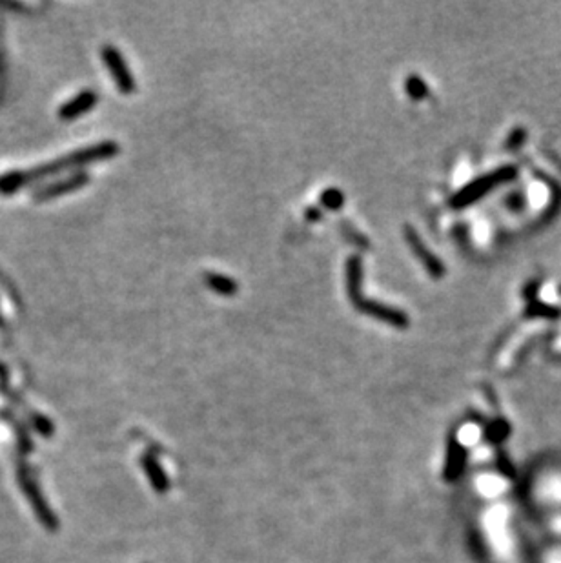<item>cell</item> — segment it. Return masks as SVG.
<instances>
[{
  "label": "cell",
  "mask_w": 561,
  "mask_h": 563,
  "mask_svg": "<svg viewBox=\"0 0 561 563\" xmlns=\"http://www.w3.org/2000/svg\"><path fill=\"white\" fill-rule=\"evenodd\" d=\"M117 154H119V145H117V142H113V140L99 142V145L90 146V148L73 152V154L66 155V157H63V159H57L55 163L46 164V166H40V168L33 170V172H29V174L6 175V177L0 179V193L15 192L17 188L22 186V184L28 183V181H31V179H40V177H46V175L57 174V172H60V170L77 168V166H84V164L111 159V157H115Z\"/></svg>",
  "instance_id": "1"
},
{
  "label": "cell",
  "mask_w": 561,
  "mask_h": 563,
  "mask_svg": "<svg viewBox=\"0 0 561 563\" xmlns=\"http://www.w3.org/2000/svg\"><path fill=\"white\" fill-rule=\"evenodd\" d=\"M516 175H518V168H514L510 164L501 166V168L494 170V172H489V174L480 175V177L470 181L469 184L461 188L460 192L448 201V206L454 208V210H463V208L474 204L475 201H480L481 197H485L487 193L492 192L499 184H505L512 181V179H516Z\"/></svg>",
  "instance_id": "2"
},
{
  "label": "cell",
  "mask_w": 561,
  "mask_h": 563,
  "mask_svg": "<svg viewBox=\"0 0 561 563\" xmlns=\"http://www.w3.org/2000/svg\"><path fill=\"white\" fill-rule=\"evenodd\" d=\"M354 304V309L357 312L365 313V316H370V318L377 319V321H383L387 325L393 328H408L410 327V319H408L407 313L403 310L393 309L390 304L379 303V301H374V299H365L359 297Z\"/></svg>",
  "instance_id": "3"
},
{
  "label": "cell",
  "mask_w": 561,
  "mask_h": 563,
  "mask_svg": "<svg viewBox=\"0 0 561 563\" xmlns=\"http://www.w3.org/2000/svg\"><path fill=\"white\" fill-rule=\"evenodd\" d=\"M101 55L106 67L110 70L111 79L115 81L117 90H119L120 93H124V95L133 93L135 88H137V82H135L130 67H128V64H126L124 57H122V54H120L119 49L113 48V46H104Z\"/></svg>",
  "instance_id": "4"
},
{
  "label": "cell",
  "mask_w": 561,
  "mask_h": 563,
  "mask_svg": "<svg viewBox=\"0 0 561 563\" xmlns=\"http://www.w3.org/2000/svg\"><path fill=\"white\" fill-rule=\"evenodd\" d=\"M405 239H407L408 246H410V250L414 252V255H416V257L421 261V265L427 268L428 274H430L434 279H441L443 275H445V265H443L441 261L437 259L436 255L432 254L427 246H425V243L421 241V237H419L418 231L414 230L412 227H405Z\"/></svg>",
  "instance_id": "5"
},
{
  "label": "cell",
  "mask_w": 561,
  "mask_h": 563,
  "mask_svg": "<svg viewBox=\"0 0 561 563\" xmlns=\"http://www.w3.org/2000/svg\"><path fill=\"white\" fill-rule=\"evenodd\" d=\"M95 106H97V93L90 92V90H84V92H81L79 95L72 97L64 106L58 108V117H60L63 121H73V119H77V117L84 115V113H88L90 110H93Z\"/></svg>",
  "instance_id": "6"
},
{
  "label": "cell",
  "mask_w": 561,
  "mask_h": 563,
  "mask_svg": "<svg viewBox=\"0 0 561 563\" xmlns=\"http://www.w3.org/2000/svg\"><path fill=\"white\" fill-rule=\"evenodd\" d=\"M90 177H88L86 172H79V174L72 175V177L64 179V181H58L55 184H49V186L42 188L39 192L35 193V199L37 201H46V199H55L60 197V195H66V193H72L79 188H82L84 184H88Z\"/></svg>",
  "instance_id": "7"
},
{
  "label": "cell",
  "mask_w": 561,
  "mask_h": 563,
  "mask_svg": "<svg viewBox=\"0 0 561 563\" xmlns=\"http://www.w3.org/2000/svg\"><path fill=\"white\" fill-rule=\"evenodd\" d=\"M345 275L346 292H348V297H350L352 303H355L357 299L363 297V294H361V286H363V263H361L359 255L348 257L345 266Z\"/></svg>",
  "instance_id": "8"
},
{
  "label": "cell",
  "mask_w": 561,
  "mask_h": 563,
  "mask_svg": "<svg viewBox=\"0 0 561 563\" xmlns=\"http://www.w3.org/2000/svg\"><path fill=\"white\" fill-rule=\"evenodd\" d=\"M204 284L210 286L216 294L225 295V297H231V295L237 294V290H239V283H237V281H234L231 277H228V275L216 274V272H208V274H204Z\"/></svg>",
  "instance_id": "9"
},
{
  "label": "cell",
  "mask_w": 561,
  "mask_h": 563,
  "mask_svg": "<svg viewBox=\"0 0 561 563\" xmlns=\"http://www.w3.org/2000/svg\"><path fill=\"white\" fill-rule=\"evenodd\" d=\"M561 316V310L556 307H551L547 303H537V301H530L525 310V318H547V319H556Z\"/></svg>",
  "instance_id": "10"
},
{
  "label": "cell",
  "mask_w": 561,
  "mask_h": 563,
  "mask_svg": "<svg viewBox=\"0 0 561 563\" xmlns=\"http://www.w3.org/2000/svg\"><path fill=\"white\" fill-rule=\"evenodd\" d=\"M405 90H407V95L414 101H423L425 97H428V84L418 75H410L405 81Z\"/></svg>",
  "instance_id": "11"
},
{
  "label": "cell",
  "mask_w": 561,
  "mask_h": 563,
  "mask_svg": "<svg viewBox=\"0 0 561 563\" xmlns=\"http://www.w3.org/2000/svg\"><path fill=\"white\" fill-rule=\"evenodd\" d=\"M321 204L328 210H341L345 204V195L337 188H328L321 193Z\"/></svg>",
  "instance_id": "12"
},
{
  "label": "cell",
  "mask_w": 561,
  "mask_h": 563,
  "mask_svg": "<svg viewBox=\"0 0 561 563\" xmlns=\"http://www.w3.org/2000/svg\"><path fill=\"white\" fill-rule=\"evenodd\" d=\"M525 137H527V133H525V130H523V128H516V130H512L509 140H507V148H509V149H518L519 146H521L523 140H525Z\"/></svg>",
  "instance_id": "13"
},
{
  "label": "cell",
  "mask_w": 561,
  "mask_h": 563,
  "mask_svg": "<svg viewBox=\"0 0 561 563\" xmlns=\"http://www.w3.org/2000/svg\"><path fill=\"white\" fill-rule=\"evenodd\" d=\"M505 202H507V206H509L510 210H514V212H519V210H523V206H525V197H523V193L516 192V193H512V195H509Z\"/></svg>",
  "instance_id": "14"
},
{
  "label": "cell",
  "mask_w": 561,
  "mask_h": 563,
  "mask_svg": "<svg viewBox=\"0 0 561 563\" xmlns=\"http://www.w3.org/2000/svg\"><path fill=\"white\" fill-rule=\"evenodd\" d=\"M537 288H539V281H530V283L527 284V288H525V294H523V297L534 301Z\"/></svg>",
  "instance_id": "15"
},
{
  "label": "cell",
  "mask_w": 561,
  "mask_h": 563,
  "mask_svg": "<svg viewBox=\"0 0 561 563\" xmlns=\"http://www.w3.org/2000/svg\"><path fill=\"white\" fill-rule=\"evenodd\" d=\"M307 217H308V221H319V219H321V212H319L317 208H308Z\"/></svg>",
  "instance_id": "16"
},
{
  "label": "cell",
  "mask_w": 561,
  "mask_h": 563,
  "mask_svg": "<svg viewBox=\"0 0 561 563\" xmlns=\"http://www.w3.org/2000/svg\"><path fill=\"white\" fill-rule=\"evenodd\" d=\"M560 294H561V286H560Z\"/></svg>",
  "instance_id": "17"
}]
</instances>
